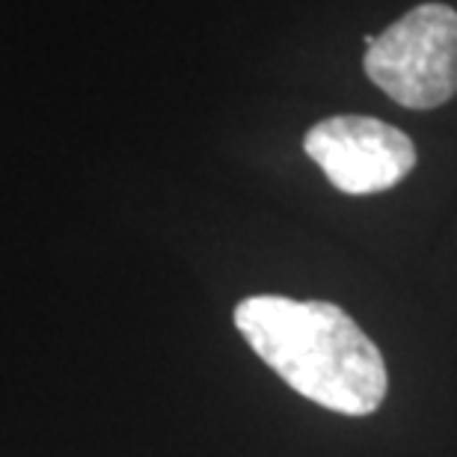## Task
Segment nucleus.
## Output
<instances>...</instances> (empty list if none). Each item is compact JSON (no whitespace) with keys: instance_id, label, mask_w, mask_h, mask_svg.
I'll use <instances>...</instances> for the list:
<instances>
[{"instance_id":"nucleus-2","label":"nucleus","mask_w":457,"mask_h":457,"mask_svg":"<svg viewBox=\"0 0 457 457\" xmlns=\"http://www.w3.org/2000/svg\"><path fill=\"white\" fill-rule=\"evenodd\" d=\"M365 45V75L401 107L431 111L457 93V9L422 4Z\"/></svg>"},{"instance_id":"nucleus-1","label":"nucleus","mask_w":457,"mask_h":457,"mask_svg":"<svg viewBox=\"0 0 457 457\" xmlns=\"http://www.w3.org/2000/svg\"><path fill=\"white\" fill-rule=\"evenodd\" d=\"M235 327L268 369L318 407L369 416L386 398L378 345L336 303L255 295L237 303Z\"/></svg>"},{"instance_id":"nucleus-3","label":"nucleus","mask_w":457,"mask_h":457,"mask_svg":"<svg viewBox=\"0 0 457 457\" xmlns=\"http://www.w3.org/2000/svg\"><path fill=\"white\" fill-rule=\"evenodd\" d=\"M306 154L333 187L342 194L365 196L395 187L416 167L413 140L371 116H330L309 128Z\"/></svg>"}]
</instances>
